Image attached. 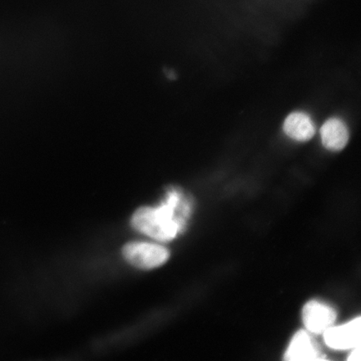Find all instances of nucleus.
Masks as SVG:
<instances>
[{"instance_id":"7","label":"nucleus","mask_w":361,"mask_h":361,"mask_svg":"<svg viewBox=\"0 0 361 361\" xmlns=\"http://www.w3.org/2000/svg\"><path fill=\"white\" fill-rule=\"evenodd\" d=\"M283 129L288 137L300 142L310 141L316 133L313 119L304 111L290 113L283 121Z\"/></svg>"},{"instance_id":"2","label":"nucleus","mask_w":361,"mask_h":361,"mask_svg":"<svg viewBox=\"0 0 361 361\" xmlns=\"http://www.w3.org/2000/svg\"><path fill=\"white\" fill-rule=\"evenodd\" d=\"M335 307L317 299L307 301L301 311L305 331L311 335H322L335 326L337 319Z\"/></svg>"},{"instance_id":"1","label":"nucleus","mask_w":361,"mask_h":361,"mask_svg":"<svg viewBox=\"0 0 361 361\" xmlns=\"http://www.w3.org/2000/svg\"><path fill=\"white\" fill-rule=\"evenodd\" d=\"M191 197L179 188H169L157 207H144L133 216V227L161 242L173 240L187 228L192 213Z\"/></svg>"},{"instance_id":"9","label":"nucleus","mask_w":361,"mask_h":361,"mask_svg":"<svg viewBox=\"0 0 361 361\" xmlns=\"http://www.w3.org/2000/svg\"><path fill=\"white\" fill-rule=\"evenodd\" d=\"M315 361H329V360H326V358H324L322 356V357H320V358L316 360Z\"/></svg>"},{"instance_id":"6","label":"nucleus","mask_w":361,"mask_h":361,"mask_svg":"<svg viewBox=\"0 0 361 361\" xmlns=\"http://www.w3.org/2000/svg\"><path fill=\"white\" fill-rule=\"evenodd\" d=\"M323 146L329 151L340 152L348 144L350 133L348 126L341 118L331 117L326 121L320 129Z\"/></svg>"},{"instance_id":"3","label":"nucleus","mask_w":361,"mask_h":361,"mask_svg":"<svg viewBox=\"0 0 361 361\" xmlns=\"http://www.w3.org/2000/svg\"><path fill=\"white\" fill-rule=\"evenodd\" d=\"M123 255L135 267L152 269L164 264L169 259V251L164 246L151 243H130L124 246Z\"/></svg>"},{"instance_id":"5","label":"nucleus","mask_w":361,"mask_h":361,"mask_svg":"<svg viewBox=\"0 0 361 361\" xmlns=\"http://www.w3.org/2000/svg\"><path fill=\"white\" fill-rule=\"evenodd\" d=\"M305 329L293 334L283 355V361H315L322 357V350Z\"/></svg>"},{"instance_id":"4","label":"nucleus","mask_w":361,"mask_h":361,"mask_svg":"<svg viewBox=\"0 0 361 361\" xmlns=\"http://www.w3.org/2000/svg\"><path fill=\"white\" fill-rule=\"evenodd\" d=\"M326 345L335 350H351L361 345V315L323 334Z\"/></svg>"},{"instance_id":"8","label":"nucleus","mask_w":361,"mask_h":361,"mask_svg":"<svg viewBox=\"0 0 361 361\" xmlns=\"http://www.w3.org/2000/svg\"><path fill=\"white\" fill-rule=\"evenodd\" d=\"M346 361H361V345L350 350Z\"/></svg>"}]
</instances>
